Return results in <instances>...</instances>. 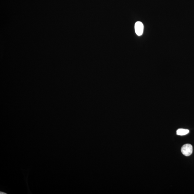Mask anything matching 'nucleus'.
I'll list each match as a JSON object with an SVG mask.
<instances>
[{"label": "nucleus", "mask_w": 194, "mask_h": 194, "mask_svg": "<svg viewBox=\"0 0 194 194\" xmlns=\"http://www.w3.org/2000/svg\"><path fill=\"white\" fill-rule=\"evenodd\" d=\"M135 30L137 35L141 36L143 34L144 26L141 22L138 21L135 24Z\"/></svg>", "instance_id": "2"}, {"label": "nucleus", "mask_w": 194, "mask_h": 194, "mask_svg": "<svg viewBox=\"0 0 194 194\" xmlns=\"http://www.w3.org/2000/svg\"><path fill=\"white\" fill-rule=\"evenodd\" d=\"M181 151L184 155L188 157L193 152V147L190 144H186L182 147Z\"/></svg>", "instance_id": "1"}, {"label": "nucleus", "mask_w": 194, "mask_h": 194, "mask_svg": "<svg viewBox=\"0 0 194 194\" xmlns=\"http://www.w3.org/2000/svg\"><path fill=\"white\" fill-rule=\"evenodd\" d=\"M188 129H179L176 131V134L178 135H187L189 133Z\"/></svg>", "instance_id": "3"}]
</instances>
